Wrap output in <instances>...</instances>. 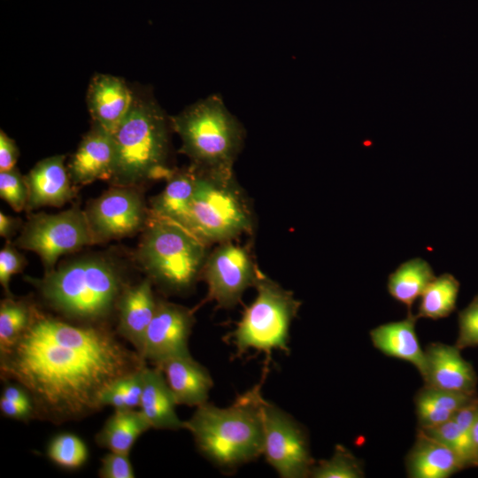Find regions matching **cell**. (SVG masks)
I'll list each match as a JSON object with an SVG mask.
<instances>
[{
	"label": "cell",
	"instance_id": "obj_1",
	"mask_svg": "<svg viewBox=\"0 0 478 478\" xmlns=\"http://www.w3.org/2000/svg\"><path fill=\"white\" fill-rule=\"evenodd\" d=\"M145 366L102 324H73L36 308L18 341L0 352L1 378L28 392L35 418L55 424L97 412L113 383Z\"/></svg>",
	"mask_w": 478,
	"mask_h": 478
},
{
	"label": "cell",
	"instance_id": "obj_2",
	"mask_svg": "<svg viewBox=\"0 0 478 478\" xmlns=\"http://www.w3.org/2000/svg\"><path fill=\"white\" fill-rule=\"evenodd\" d=\"M262 401L256 387L226 408L206 402L184 421V428L204 458L223 470L235 469L263 454Z\"/></svg>",
	"mask_w": 478,
	"mask_h": 478
},
{
	"label": "cell",
	"instance_id": "obj_3",
	"mask_svg": "<svg viewBox=\"0 0 478 478\" xmlns=\"http://www.w3.org/2000/svg\"><path fill=\"white\" fill-rule=\"evenodd\" d=\"M28 281L51 308L83 324H101L117 308L126 288L118 268L96 257L71 261Z\"/></svg>",
	"mask_w": 478,
	"mask_h": 478
},
{
	"label": "cell",
	"instance_id": "obj_4",
	"mask_svg": "<svg viewBox=\"0 0 478 478\" xmlns=\"http://www.w3.org/2000/svg\"><path fill=\"white\" fill-rule=\"evenodd\" d=\"M115 158L110 182L137 187L150 180H166L168 128L166 116L151 98L135 96L132 107L112 133Z\"/></svg>",
	"mask_w": 478,
	"mask_h": 478
},
{
	"label": "cell",
	"instance_id": "obj_5",
	"mask_svg": "<svg viewBox=\"0 0 478 478\" xmlns=\"http://www.w3.org/2000/svg\"><path fill=\"white\" fill-rule=\"evenodd\" d=\"M207 245L183 226L150 216L136 256L151 281L166 291L181 293L189 289L202 273Z\"/></svg>",
	"mask_w": 478,
	"mask_h": 478
},
{
	"label": "cell",
	"instance_id": "obj_6",
	"mask_svg": "<svg viewBox=\"0 0 478 478\" xmlns=\"http://www.w3.org/2000/svg\"><path fill=\"white\" fill-rule=\"evenodd\" d=\"M181 140V151L193 165L206 169L232 170L243 144V130L221 97L208 96L171 119Z\"/></svg>",
	"mask_w": 478,
	"mask_h": 478
},
{
	"label": "cell",
	"instance_id": "obj_7",
	"mask_svg": "<svg viewBox=\"0 0 478 478\" xmlns=\"http://www.w3.org/2000/svg\"><path fill=\"white\" fill-rule=\"evenodd\" d=\"M197 180L187 227L206 244L223 243L250 232L252 214L233 170L201 168Z\"/></svg>",
	"mask_w": 478,
	"mask_h": 478
},
{
	"label": "cell",
	"instance_id": "obj_8",
	"mask_svg": "<svg viewBox=\"0 0 478 478\" xmlns=\"http://www.w3.org/2000/svg\"><path fill=\"white\" fill-rule=\"evenodd\" d=\"M257 296L246 308L232 333L237 355L253 349L267 354L273 350L289 352L291 321L301 303L260 271L255 281Z\"/></svg>",
	"mask_w": 478,
	"mask_h": 478
},
{
	"label": "cell",
	"instance_id": "obj_9",
	"mask_svg": "<svg viewBox=\"0 0 478 478\" xmlns=\"http://www.w3.org/2000/svg\"><path fill=\"white\" fill-rule=\"evenodd\" d=\"M94 243L85 211L78 206L31 215L16 241L17 246L40 257L46 273L55 268L59 257Z\"/></svg>",
	"mask_w": 478,
	"mask_h": 478
},
{
	"label": "cell",
	"instance_id": "obj_10",
	"mask_svg": "<svg viewBox=\"0 0 478 478\" xmlns=\"http://www.w3.org/2000/svg\"><path fill=\"white\" fill-rule=\"evenodd\" d=\"M263 455L282 478L310 476L315 461L303 426L289 413L263 398Z\"/></svg>",
	"mask_w": 478,
	"mask_h": 478
},
{
	"label": "cell",
	"instance_id": "obj_11",
	"mask_svg": "<svg viewBox=\"0 0 478 478\" xmlns=\"http://www.w3.org/2000/svg\"><path fill=\"white\" fill-rule=\"evenodd\" d=\"M95 243L129 236L143 230L150 212L136 187L113 186L85 210Z\"/></svg>",
	"mask_w": 478,
	"mask_h": 478
},
{
	"label": "cell",
	"instance_id": "obj_12",
	"mask_svg": "<svg viewBox=\"0 0 478 478\" xmlns=\"http://www.w3.org/2000/svg\"><path fill=\"white\" fill-rule=\"evenodd\" d=\"M208 297L220 307L231 308L259 274L249 251L230 241L223 242L206 258L203 267Z\"/></svg>",
	"mask_w": 478,
	"mask_h": 478
},
{
	"label": "cell",
	"instance_id": "obj_13",
	"mask_svg": "<svg viewBox=\"0 0 478 478\" xmlns=\"http://www.w3.org/2000/svg\"><path fill=\"white\" fill-rule=\"evenodd\" d=\"M195 324L193 312L166 301H158L145 335L143 358L158 366L173 357L189 355V339Z\"/></svg>",
	"mask_w": 478,
	"mask_h": 478
},
{
	"label": "cell",
	"instance_id": "obj_14",
	"mask_svg": "<svg viewBox=\"0 0 478 478\" xmlns=\"http://www.w3.org/2000/svg\"><path fill=\"white\" fill-rule=\"evenodd\" d=\"M455 345L429 343L425 351V366L421 374L424 385L451 391L477 393V374L471 363Z\"/></svg>",
	"mask_w": 478,
	"mask_h": 478
},
{
	"label": "cell",
	"instance_id": "obj_15",
	"mask_svg": "<svg viewBox=\"0 0 478 478\" xmlns=\"http://www.w3.org/2000/svg\"><path fill=\"white\" fill-rule=\"evenodd\" d=\"M115 148L112 134L93 123L81 140L68 165L74 185H86L96 180L110 181L114 166Z\"/></svg>",
	"mask_w": 478,
	"mask_h": 478
},
{
	"label": "cell",
	"instance_id": "obj_16",
	"mask_svg": "<svg viewBox=\"0 0 478 478\" xmlns=\"http://www.w3.org/2000/svg\"><path fill=\"white\" fill-rule=\"evenodd\" d=\"M24 177L28 191L27 210L60 207L75 196L63 155L39 161Z\"/></svg>",
	"mask_w": 478,
	"mask_h": 478
},
{
	"label": "cell",
	"instance_id": "obj_17",
	"mask_svg": "<svg viewBox=\"0 0 478 478\" xmlns=\"http://www.w3.org/2000/svg\"><path fill=\"white\" fill-rule=\"evenodd\" d=\"M135 96L125 81L110 74H96L87 95L94 124L112 134L129 112Z\"/></svg>",
	"mask_w": 478,
	"mask_h": 478
},
{
	"label": "cell",
	"instance_id": "obj_18",
	"mask_svg": "<svg viewBox=\"0 0 478 478\" xmlns=\"http://www.w3.org/2000/svg\"><path fill=\"white\" fill-rule=\"evenodd\" d=\"M151 283L150 279L147 278L135 286L126 287L116 308L119 315V334L128 341L142 357L146 331L158 305Z\"/></svg>",
	"mask_w": 478,
	"mask_h": 478
},
{
	"label": "cell",
	"instance_id": "obj_19",
	"mask_svg": "<svg viewBox=\"0 0 478 478\" xmlns=\"http://www.w3.org/2000/svg\"><path fill=\"white\" fill-rule=\"evenodd\" d=\"M154 366L163 372L178 405L197 407L207 402L212 379L190 354L171 358Z\"/></svg>",
	"mask_w": 478,
	"mask_h": 478
},
{
	"label": "cell",
	"instance_id": "obj_20",
	"mask_svg": "<svg viewBox=\"0 0 478 478\" xmlns=\"http://www.w3.org/2000/svg\"><path fill=\"white\" fill-rule=\"evenodd\" d=\"M405 466L411 478H448L464 469L453 451L420 428L406 456Z\"/></svg>",
	"mask_w": 478,
	"mask_h": 478
},
{
	"label": "cell",
	"instance_id": "obj_21",
	"mask_svg": "<svg viewBox=\"0 0 478 478\" xmlns=\"http://www.w3.org/2000/svg\"><path fill=\"white\" fill-rule=\"evenodd\" d=\"M412 312L405 320L380 325L370 331L373 345L384 355L411 363L420 375L425 366V351L421 349Z\"/></svg>",
	"mask_w": 478,
	"mask_h": 478
},
{
	"label": "cell",
	"instance_id": "obj_22",
	"mask_svg": "<svg viewBox=\"0 0 478 478\" xmlns=\"http://www.w3.org/2000/svg\"><path fill=\"white\" fill-rule=\"evenodd\" d=\"M177 402L163 372L157 366L144 368L140 410L155 429L179 430L184 421L176 413Z\"/></svg>",
	"mask_w": 478,
	"mask_h": 478
},
{
	"label": "cell",
	"instance_id": "obj_23",
	"mask_svg": "<svg viewBox=\"0 0 478 478\" xmlns=\"http://www.w3.org/2000/svg\"><path fill=\"white\" fill-rule=\"evenodd\" d=\"M197 170L173 171L166 179L165 189L150 201V216L170 220L187 227L195 191Z\"/></svg>",
	"mask_w": 478,
	"mask_h": 478
},
{
	"label": "cell",
	"instance_id": "obj_24",
	"mask_svg": "<svg viewBox=\"0 0 478 478\" xmlns=\"http://www.w3.org/2000/svg\"><path fill=\"white\" fill-rule=\"evenodd\" d=\"M477 393L444 390L424 385L414 397L418 428L438 426L452 419Z\"/></svg>",
	"mask_w": 478,
	"mask_h": 478
},
{
	"label": "cell",
	"instance_id": "obj_25",
	"mask_svg": "<svg viewBox=\"0 0 478 478\" xmlns=\"http://www.w3.org/2000/svg\"><path fill=\"white\" fill-rule=\"evenodd\" d=\"M150 428L141 410L115 409L96 435L95 441L109 451L129 455L135 441Z\"/></svg>",
	"mask_w": 478,
	"mask_h": 478
},
{
	"label": "cell",
	"instance_id": "obj_26",
	"mask_svg": "<svg viewBox=\"0 0 478 478\" xmlns=\"http://www.w3.org/2000/svg\"><path fill=\"white\" fill-rule=\"evenodd\" d=\"M436 278L431 266L420 258H414L402 263L389 275L387 288L389 295L405 305L408 312L412 305Z\"/></svg>",
	"mask_w": 478,
	"mask_h": 478
},
{
	"label": "cell",
	"instance_id": "obj_27",
	"mask_svg": "<svg viewBox=\"0 0 478 478\" xmlns=\"http://www.w3.org/2000/svg\"><path fill=\"white\" fill-rule=\"evenodd\" d=\"M459 281L451 274L436 277L420 296L416 316L434 320L448 317L455 309Z\"/></svg>",
	"mask_w": 478,
	"mask_h": 478
},
{
	"label": "cell",
	"instance_id": "obj_28",
	"mask_svg": "<svg viewBox=\"0 0 478 478\" xmlns=\"http://www.w3.org/2000/svg\"><path fill=\"white\" fill-rule=\"evenodd\" d=\"M35 307L25 301L12 297L0 304V352L11 348L27 329L33 318Z\"/></svg>",
	"mask_w": 478,
	"mask_h": 478
},
{
	"label": "cell",
	"instance_id": "obj_29",
	"mask_svg": "<svg viewBox=\"0 0 478 478\" xmlns=\"http://www.w3.org/2000/svg\"><path fill=\"white\" fill-rule=\"evenodd\" d=\"M420 429L453 451L460 459L464 469L477 467L471 433L460 428L454 420L451 419L433 428Z\"/></svg>",
	"mask_w": 478,
	"mask_h": 478
},
{
	"label": "cell",
	"instance_id": "obj_30",
	"mask_svg": "<svg viewBox=\"0 0 478 478\" xmlns=\"http://www.w3.org/2000/svg\"><path fill=\"white\" fill-rule=\"evenodd\" d=\"M361 461L343 445H336L332 457L315 462L310 473L313 478L364 477Z\"/></svg>",
	"mask_w": 478,
	"mask_h": 478
},
{
	"label": "cell",
	"instance_id": "obj_31",
	"mask_svg": "<svg viewBox=\"0 0 478 478\" xmlns=\"http://www.w3.org/2000/svg\"><path fill=\"white\" fill-rule=\"evenodd\" d=\"M47 456L62 468L77 469L87 461L89 451L79 436L72 433H62L49 443Z\"/></svg>",
	"mask_w": 478,
	"mask_h": 478
},
{
	"label": "cell",
	"instance_id": "obj_32",
	"mask_svg": "<svg viewBox=\"0 0 478 478\" xmlns=\"http://www.w3.org/2000/svg\"><path fill=\"white\" fill-rule=\"evenodd\" d=\"M0 197L15 212L27 208L28 191L25 177L14 167L9 171L0 172Z\"/></svg>",
	"mask_w": 478,
	"mask_h": 478
},
{
	"label": "cell",
	"instance_id": "obj_33",
	"mask_svg": "<svg viewBox=\"0 0 478 478\" xmlns=\"http://www.w3.org/2000/svg\"><path fill=\"white\" fill-rule=\"evenodd\" d=\"M459 333L455 346L459 350L478 346V294L459 312Z\"/></svg>",
	"mask_w": 478,
	"mask_h": 478
},
{
	"label": "cell",
	"instance_id": "obj_34",
	"mask_svg": "<svg viewBox=\"0 0 478 478\" xmlns=\"http://www.w3.org/2000/svg\"><path fill=\"white\" fill-rule=\"evenodd\" d=\"M98 475L101 478H134L129 455L109 451L101 459Z\"/></svg>",
	"mask_w": 478,
	"mask_h": 478
},
{
	"label": "cell",
	"instance_id": "obj_35",
	"mask_svg": "<svg viewBox=\"0 0 478 478\" xmlns=\"http://www.w3.org/2000/svg\"><path fill=\"white\" fill-rule=\"evenodd\" d=\"M25 265V258L7 243L0 251V283L7 294H11L9 284L13 274L19 273Z\"/></svg>",
	"mask_w": 478,
	"mask_h": 478
},
{
	"label": "cell",
	"instance_id": "obj_36",
	"mask_svg": "<svg viewBox=\"0 0 478 478\" xmlns=\"http://www.w3.org/2000/svg\"><path fill=\"white\" fill-rule=\"evenodd\" d=\"M19 157V150L15 142L3 130L0 132V172L9 171L15 167Z\"/></svg>",
	"mask_w": 478,
	"mask_h": 478
},
{
	"label": "cell",
	"instance_id": "obj_37",
	"mask_svg": "<svg viewBox=\"0 0 478 478\" xmlns=\"http://www.w3.org/2000/svg\"><path fill=\"white\" fill-rule=\"evenodd\" d=\"M1 412L8 418L27 420L35 418L33 404H24L0 397Z\"/></svg>",
	"mask_w": 478,
	"mask_h": 478
},
{
	"label": "cell",
	"instance_id": "obj_38",
	"mask_svg": "<svg viewBox=\"0 0 478 478\" xmlns=\"http://www.w3.org/2000/svg\"><path fill=\"white\" fill-rule=\"evenodd\" d=\"M460 428L471 433L478 420V396L468 405L459 410L452 417Z\"/></svg>",
	"mask_w": 478,
	"mask_h": 478
},
{
	"label": "cell",
	"instance_id": "obj_39",
	"mask_svg": "<svg viewBox=\"0 0 478 478\" xmlns=\"http://www.w3.org/2000/svg\"><path fill=\"white\" fill-rule=\"evenodd\" d=\"M18 227V220L13 217L0 212V235L3 237L8 238L12 236Z\"/></svg>",
	"mask_w": 478,
	"mask_h": 478
},
{
	"label": "cell",
	"instance_id": "obj_40",
	"mask_svg": "<svg viewBox=\"0 0 478 478\" xmlns=\"http://www.w3.org/2000/svg\"><path fill=\"white\" fill-rule=\"evenodd\" d=\"M471 436L478 466V420L474 423L472 428Z\"/></svg>",
	"mask_w": 478,
	"mask_h": 478
}]
</instances>
